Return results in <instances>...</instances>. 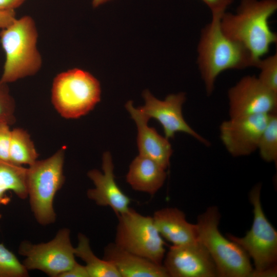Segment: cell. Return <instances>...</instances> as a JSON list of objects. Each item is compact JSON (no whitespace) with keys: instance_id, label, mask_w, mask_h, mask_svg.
<instances>
[{"instance_id":"1","label":"cell","mask_w":277,"mask_h":277,"mask_svg":"<svg viewBox=\"0 0 277 277\" xmlns=\"http://www.w3.org/2000/svg\"><path fill=\"white\" fill-rule=\"evenodd\" d=\"M277 10V0H241L234 13L225 12L220 19L223 32L243 45L258 62L277 43L269 19Z\"/></svg>"},{"instance_id":"2","label":"cell","mask_w":277,"mask_h":277,"mask_svg":"<svg viewBox=\"0 0 277 277\" xmlns=\"http://www.w3.org/2000/svg\"><path fill=\"white\" fill-rule=\"evenodd\" d=\"M220 17L212 16L210 22L203 28L197 46V65L208 96L213 93L216 80L224 71L256 68L258 65L243 45L223 32Z\"/></svg>"},{"instance_id":"3","label":"cell","mask_w":277,"mask_h":277,"mask_svg":"<svg viewBox=\"0 0 277 277\" xmlns=\"http://www.w3.org/2000/svg\"><path fill=\"white\" fill-rule=\"evenodd\" d=\"M38 33L30 16L18 19L0 32V41L5 54L1 80L9 84L35 74L42 64L37 48Z\"/></svg>"},{"instance_id":"4","label":"cell","mask_w":277,"mask_h":277,"mask_svg":"<svg viewBox=\"0 0 277 277\" xmlns=\"http://www.w3.org/2000/svg\"><path fill=\"white\" fill-rule=\"evenodd\" d=\"M220 217L215 206L209 207L198 216L196 224L198 241L212 259L217 276L251 277L253 267L249 256L239 245L221 233Z\"/></svg>"},{"instance_id":"5","label":"cell","mask_w":277,"mask_h":277,"mask_svg":"<svg viewBox=\"0 0 277 277\" xmlns=\"http://www.w3.org/2000/svg\"><path fill=\"white\" fill-rule=\"evenodd\" d=\"M64 160L65 149L62 148L49 157L36 160L27 168L26 186L31 210L42 226L56 221L53 201L65 182Z\"/></svg>"},{"instance_id":"6","label":"cell","mask_w":277,"mask_h":277,"mask_svg":"<svg viewBox=\"0 0 277 277\" xmlns=\"http://www.w3.org/2000/svg\"><path fill=\"white\" fill-rule=\"evenodd\" d=\"M99 81L90 73L79 68L61 72L54 78L51 102L65 118H77L89 113L100 101Z\"/></svg>"},{"instance_id":"7","label":"cell","mask_w":277,"mask_h":277,"mask_svg":"<svg viewBox=\"0 0 277 277\" xmlns=\"http://www.w3.org/2000/svg\"><path fill=\"white\" fill-rule=\"evenodd\" d=\"M117 217L114 243L127 251L163 265L165 243L152 216L143 215L129 207Z\"/></svg>"},{"instance_id":"8","label":"cell","mask_w":277,"mask_h":277,"mask_svg":"<svg viewBox=\"0 0 277 277\" xmlns=\"http://www.w3.org/2000/svg\"><path fill=\"white\" fill-rule=\"evenodd\" d=\"M261 185H255L249 193L253 206V220L250 229L244 236L227 234V238L239 245L250 257L254 268L252 275L276 265L277 231L265 215L261 202Z\"/></svg>"},{"instance_id":"9","label":"cell","mask_w":277,"mask_h":277,"mask_svg":"<svg viewBox=\"0 0 277 277\" xmlns=\"http://www.w3.org/2000/svg\"><path fill=\"white\" fill-rule=\"evenodd\" d=\"M18 252L25 257L22 263L28 271L39 270L51 277H60L76 262L70 230L67 228L60 229L48 242H22Z\"/></svg>"},{"instance_id":"10","label":"cell","mask_w":277,"mask_h":277,"mask_svg":"<svg viewBox=\"0 0 277 277\" xmlns=\"http://www.w3.org/2000/svg\"><path fill=\"white\" fill-rule=\"evenodd\" d=\"M230 118L276 112L277 93L255 75H245L227 93Z\"/></svg>"},{"instance_id":"11","label":"cell","mask_w":277,"mask_h":277,"mask_svg":"<svg viewBox=\"0 0 277 277\" xmlns=\"http://www.w3.org/2000/svg\"><path fill=\"white\" fill-rule=\"evenodd\" d=\"M143 96L145 105L137 109L148 120L153 118L161 123L165 137L172 138L176 133L184 132L205 146L210 145V142L193 129L183 116L182 106L186 99L185 93L169 94L163 101L155 98L148 90L143 92Z\"/></svg>"},{"instance_id":"12","label":"cell","mask_w":277,"mask_h":277,"mask_svg":"<svg viewBox=\"0 0 277 277\" xmlns=\"http://www.w3.org/2000/svg\"><path fill=\"white\" fill-rule=\"evenodd\" d=\"M270 114L230 118L220 126V139L233 157L250 155L257 150L261 135Z\"/></svg>"},{"instance_id":"13","label":"cell","mask_w":277,"mask_h":277,"mask_svg":"<svg viewBox=\"0 0 277 277\" xmlns=\"http://www.w3.org/2000/svg\"><path fill=\"white\" fill-rule=\"evenodd\" d=\"M162 264L169 277L217 276L212 259L199 241L172 245L165 254Z\"/></svg>"},{"instance_id":"14","label":"cell","mask_w":277,"mask_h":277,"mask_svg":"<svg viewBox=\"0 0 277 277\" xmlns=\"http://www.w3.org/2000/svg\"><path fill=\"white\" fill-rule=\"evenodd\" d=\"M102 169L103 172L95 169L88 172L87 176L94 187L87 190V196L98 206L110 207L117 216L129 209L131 200L115 182L113 164L109 152L103 154Z\"/></svg>"},{"instance_id":"15","label":"cell","mask_w":277,"mask_h":277,"mask_svg":"<svg viewBox=\"0 0 277 277\" xmlns=\"http://www.w3.org/2000/svg\"><path fill=\"white\" fill-rule=\"evenodd\" d=\"M125 107L136 124L139 154L154 161L166 169L173 152L169 139L159 134L154 128L148 126L149 120L137 108L133 106L132 101L128 102Z\"/></svg>"},{"instance_id":"16","label":"cell","mask_w":277,"mask_h":277,"mask_svg":"<svg viewBox=\"0 0 277 277\" xmlns=\"http://www.w3.org/2000/svg\"><path fill=\"white\" fill-rule=\"evenodd\" d=\"M103 259L116 268L121 277H169L163 265L127 251L114 242L105 247Z\"/></svg>"},{"instance_id":"17","label":"cell","mask_w":277,"mask_h":277,"mask_svg":"<svg viewBox=\"0 0 277 277\" xmlns=\"http://www.w3.org/2000/svg\"><path fill=\"white\" fill-rule=\"evenodd\" d=\"M163 239L173 245H184L198 241L196 224L189 223L183 211L175 207L156 210L152 216Z\"/></svg>"},{"instance_id":"18","label":"cell","mask_w":277,"mask_h":277,"mask_svg":"<svg viewBox=\"0 0 277 277\" xmlns=\"http://www.w3.org/2000/svg\"><path fill=\"white\" fill-rule=\"evenodd\" d=\"M165 170L154 161L139 154L130 164L126 181L133 190L154 195L164 185Z\"/></svg>"},{"instance_id":"19","label":"cell","mask_w":277,"mask_h":277,"mask_svg":"<svg viewBox=\"0 0 277 277\" xmlns=\"http://www.w3.org/2000/svg\"><path fill=\"white\" fill-rule=\"evenodd\" d=\"M27 168L0 160V206L10 201L7 195L12 191L21 199L28 197L26 186Z\"/></svg>"},{"instance_id":"20","label":"cell","mask_w":277,"mask_h":277,"mask_svg":"<svg viewBox=\"0 0 277 277\" xmlns=\"http://www.w3.org/2000/svg\"><path fill=\"white\" fill-rule=\"evenodd\" d=\"M78 243L74 247L75 256L85 263L89 277H121L116 268L109 262L98 258L91 249L88 238L84 234L77 235Z\"/></svg>"},{"instance_id":"21","label":"cell","mask_w":277,"mask_h":277,"mask_svg":"<svg viewBox=\"0 0 277 277\" xmlns=\"http://www.w3.org/2000/svg\"><path fill=\"white\" fill-rule=\"evenodd\" d=\"M38 156L28 132L21 128L11 130L9 151V162L18 166L32 164Z\"/></svg>"},{"instance_id":"22","label":"cell","mask_w":277,"mask_h":277,"mask_svg":"<svg viewBox=\"0 0 277 277\" xmlns=\"http://www.w3.org/2000/svg\"><path fill=\"white\" fill-rule=\"evenodd\" d=\"M257 150L267 162H277V113H271L259 140Z\"/></svg>"},{"instance_id":"23","label":"cell","mask_w":277,"mask_h":277,"mask_svg":"<svg viewBox=\"0 0 277 277\" xmlns=\"http://www.w3.org/2000/svg\"><path fill=\"white\" fill-rule=\"evenodd\" d=\"M28 270L17 256L0 243V277H26Z\"/></svg>"},{"instance_id":"24","label":"cell","mask_w":277,"mask_h":277,"mask_svg":"<svg viewBox=\"0 0 277 277\" xmlns=\"http://www.w3.org/2000/svg\"><path fill=\"white\" fill-rule=\"evenodd\" d=\"M256 68L260 72L258 77L266 87L277 93V52L259 61Z\"/></svg>"},{"instance_id":"25","label":"cell","mask_w":277,"mask_h":277,"mask_svg":"<svg viewBox=\"0 0 277 277\" xmlns=\"http://www.w3.org/2000/svg\"><path fill=\"white\" fill-rule=\"evenodd\" d=\"M15 103L8 84L0 79V124L10 126L15 122Z\"/></svg>"},{"instance_id":"26","label":"cell","mask_w":277,"mask_h":277,"mask_svg":"<svg viewBox=\"0 0 277 277\" xmlns=\"http://www.w3.org/2000/svg\"><path fill=\"white\" fill-rule=\"evenodd\" d=\"M10 126L7 124H0V160L9 162L11 132Z\"/></svg>"},{"instance_id":"27","label":"cell","mask_w":277,"mask_h":277,"mask_svg":"<svg viewBox=\"0 0 277 277\" xmlns=\"http://www.w3.org/2000/svg\"><path fill=\"white\" fill-rule=\"evenodd\" d=\"M209 9L212 16L221 17L233 0H201Z\"/></svg>"},{"instance_id":"28","label":"cell","mask_w":277,"mask_h":277,"mask_svg":"<svg viewBox=\"0 0 277 277\" xmlns=\"http://www.w3.org/2000/svg\"><path fill=\"white\" fill-rule=\"evenodd\" d=\"M60 277H89L85 266L77 262L69 270L62 273Z\"/></svg>"},{"instance_id":"29","label":"cell","mask_w":277,"mask_h":277,"mask_svg":"<svg viewBox=\"0 0 277 277\" xmlns=\"http://www.w3.org/2000/svg\"><path fill=\"white\" fill-rule=\"evenodd\" d=\"M16 19L14 10H0V28H7Z\"/></svg>"},{"instance_id":"30","label":"cell","mask_w":277,"mask_h":277,"mask_svg":"<svg viewBox=\"0 0 277 277\" xmlns=\"http://www.w3.org/2000/svg\"><path fill=\"white\" fill-rule=\"evenodd\" d=\"M25 0H0V10H14Z\"/></svg>"},{"instance_id":"31","label":"cell","mask_w":277,"mask_h":277,"mask_svg":"<svg viewBox=\"0 0 277 277\" xmlns=\"http://www.w3.org/2000/svg\"><path fill=\"white\" fill-rule=\"evenodd\" d=\"M277 274L276 265L253 274L252 277H272L276 276Z\"/></svg>"},{"instance_id":"32","label":"cell","mask_w":277,"mask_h":277,"mask_svg":"<svg viewBox=\"0 0 277 277\" xmlns=\"http://www.w3.org/2000/svg\"><path fill=\"white\" fill-rule=\"evenodd\" d=\"M111 0H93L92 6L93 7H97L100 5L106 3Z\"/></svg>"}]
</instances>
